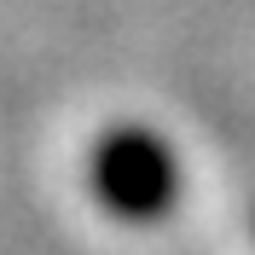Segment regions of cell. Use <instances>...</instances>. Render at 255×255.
<instances>
[{"label":"cell","instance_id":"1","mask_svg":"<svg viewBox=\"0 0 255 255\" xmlns=\"http://www.w3.org/2000/svg\"><path fill=\"white\" fill-rule=\"evenodd\" d=\"M180 186H186V174H180L168 133L145 122L105 128L87 151V191L111 221H128V226L168 221L180 203Z\"/></svg>","mask_w":255,"mask_h":255}]
</instances>
